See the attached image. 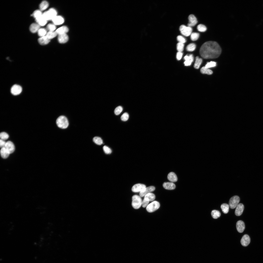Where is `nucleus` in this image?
Instances as JSON below:
<instances>
[{
    "label": "nucleus",
    "instance_id": "obj_1",
    "mask_svg": "<svg viewBox=\"0 0 263 263\" xmlns=\"http://www.w3.org/2000/svg\"><path fill=\"white\" fill-rule=\"evenodd\" d=\"M221 52V48L216 42L208 41L204 43L199 50L201 56L205 59L215 58L218 57Z\"/></svg>",
    "mask_w": 263,
    "mask_h": 263
},
{
    "label": "nucleus",
    "instance_id": "obj_2",
    "mask_svg": "<svg viewBox=\"0 0 263 263\" xmlns=\"http://www.w3.org/2000/svg\"><path fill=\"white\" fill-rule=\"evenodd\" d=\"M56 123L59 127L63 129L66 128L69 124L67 118L64 116H59L56 120Z\"/></svg>",
    "mask_w": 263,
    "mask_h": 263
},
{
    "label": "nucleus",
    "instance_id": "obj_3",
    "mask_svg": "<svg viewBox=\"0 0 263 263\" xmlns=\"http://www.w3.org/2000/svg\"><path fill=\"white\" fill-rule=\"evenodd\" d=\"M57 14L56 10L54 8H51L44 12L42 14V15L47 20H52L57 16Z\"/></svg>",
    "mask_w": 263,
    "mask_h": 263
},
{
    "label": "nucleus",
    "instance_id": "obj_4",
    "mask_svg": "<svg viewBox=\"0 0 263 263\" xmlns=\"http://www.w3.org/2000/svg\"><path fill=\"white\" fill-rule=\"evenodd\" d=\"M142 202V199L140 196L135 195L132 197V205L134 209L139 208L141 206Z\"/></svg>",
    "mask_w": 263,
    "mask_h": 263
},
{
    "label": "nucleus",
    "instance_id": "obj_5",
    "mask_svg": "<svg viewBox=\"0 0 263 263\" xmlns=\"http://www.w3.org/2000/svg\"><path fill=\"white\" fill-rule=\"evenodd\" d=\"M160 206V204L159 202L154 201L148 205L146 207V209L149 212H152L157 210Z\"/></svg>",
    "mask_w": 263,
    "mask_h": 263
},
{
    "label": "nucleus",
    "instance_id": "obj_6",
    "mask_svg": "<svg viewBox=\"0 0 263 263\" xmlns=\"http://www.w3.org/2000/svg\"><path fill=\"white\" fill-rule=\"evenodd\" d=\"M179 30L182 35L186 37L191 35L192 30L191 27L184 25H182L180 27Z\"/></svg>",
    "mask_w": 263,
    "mask_h": 263
},
{
    "label": "nucleus",
    "instance_id": "obj_7",
    "mask_svg": "<svg viewBox=\"0 0 263 263\" xmlns=\"http://www.w3.org/2000/svg\"><path fill=\"white\" fill-rule=\"evenodd\" d=\"M240 199L237 196L232 197L230 199L229 202V207L231 209H234L236 207L239 202Z\"/></svg>",
    "mask_w": 263,
    "mask_h": 263
},
{
    "label": "nucleus",
    "instance_id": "obj_8",
    "mask_svg": "<svg viewBox=\"0 0 263 263\" xmlns=\"http://www.w3.org/2000/svg\"><path fill=\"white\" fill-rule=\"evenodd\" d=\"M145 185L143 184L138 183L134 185L132 188V190L133 192H140L143 191L146 188Z\"/></svg>",
    "mask_w": 263,
    "mask_h": 263
},
{
    "label": "nucleus",
    "instance_id": "obj_9",
    "mask_svg": "<svg viewBox=\"0 0 263 263\" xmlns=\"http://www.w3.org/2000/svg\"><path fill=\"white\" fill-rule=\"evenodd\" d=\"M22 90V87L17 85H13L11 89V93L13 95H16L20 94Z\"/></svg>",
    "mask_w": 263,
    "mask_h": 263
},
{
    "label": "nucleus",
    "instance_id": "obj_10",
    "mask_svg": "<svg viewBox=\"0 0 263 263\" xmlns=\"http://www.w3.org/2000/svg\"><path fill=\"white\" fill-rule=\"evenodd\" d=\"M194 58L192 54L185 56L184 57L185 60L184 62L185 65L186 66L190 65L194 60Z\"/></svg>",
    "mask_w": 263,
    "mask_h": 263
},
{
    "label": "nucleus",
    "instance_id": "obj_11",
    "mask_svg": "<svg viewBox=\"0 0 263 263\" xmlns=\"http://www.w3.org/2000/svg\"><path fill=\"white\" fill-rule=\"evenodd\" d=\"M155 189V188L153 186H151L146 187L143 191L140 192V196L141 197H144L147 194L154 191Z\"/></svg>",
    "mask_w": 263,
    "mask_h": 263
},
{
    "label": "nucleus",
    "instance_id": "obj_12",
    "mask_svg": "<svg viewBox=\"0 0 263 263\" xmlns=\"http://www.w3.org/2000/svg\"><path fill=\"white\" fill-rule=\"evenodd\" d=\"M189 23L188 26L190 27L195 26L197 23V21L195 16L193 14L190 15L188 17Z\"/></svg>",
    "mask_w": 263,
    "mask_h": 263
},
{
    "label": "nucleus",
    "instance_id": "obj_13",
    "mask_svg": "<svg viewBox=\"0 0 263 263\" xmlns=\"http://www.w3.org/2000/svg\"><path fill=\"white\" fill-rule=\"evenodd\" d=\"M10 154L13 153L15 150V147L13 143L11 141L6 142L4 147Z\"/></svg>",
    "mask_w": 263,
    "mask_h": 263
},
{
    "label": "nucleus",
    "instance_id": "obj_14",
    "mask_svg": "<svg viewBox=\"0 0 263 263\" xmlns=\"http://www.w3.org/2000/svg\"><path fill=\"white\" fill-rule=\"evenodd\" d=\"M250 241V239L249 236L245 234L242 237L241 240V243L243 246H246L249 244Z\"/></svg>",
    "mask_w": 263,
    "mask_h": 263
},
{
    "label": "nucleus",
    "instance_id": "obj_15",
    "mask_svg": "<svg viewBox=\"0 0 263 263\" xmlns=\"http://www.w3.org/2000/svg\"><path fill=\"white\" fill-rule=\"evenodd\" d=\"M236 227L237 231L240 233H242L245 229L244 222L242 220L238 221L236 223Z\"/></svg>",
    "mask_w": 263,
    "mask_h": 263
},
{
    "label": "nucleus",
    "instance_id": "obj_16",
    "mask_svg": "<svg viewBox=\"0 0 263 263\" xmlns=\"http://www.w3.org/2000/svg\"><path fill=\"white\" fill-rule=\"evenodd\" d=\"M244 209V205L242 203L239 204L236 206L235 212V215L239 216L242 214Z\"/></svg>",
    "mask_w": 263,
    "mask_h": 263
},
{
    "label": "nucleus",
    "instance_id": "obj_17",
    "mask_svg": "<svg viewBox=\"0 0 263 263\" xmlns=\"http://www.w3.org/2000/svg\"><path fill=\"white\" fill-rule=\"evenodd\" d=\"M52 21L55 25H60L63 24L64 22L63 18L60 16H57L55 17L52 20Z\"/></svg>",
    "mask_w": 263,
    "mask_h": 263
},
{
    "label": "nucleus",
    "instance_id": "obj_18",
    "mask_svg": "<svg viewBox=\"0 0 263 263\" xmlns=\"http://www.w3.org/2000/svg\"><path fill=\"white\" fill-rule=\"evenodd\" d=\"M58 39L59 42L61 43H65L68 40L69 38L68 36L66 34L58 35Z\"/></svg>",
    "mask_w": 263,
    "mask_h": 263
},
{
    "label": "nucleus",
    "instance_id": "obj_19",
    "mask_svg": "<svg viewBox=\"0 0 263 263\" xmlns=\"http://www.w3.org/2000/svg\"><path fill=\"white\" fill-rule=\"evenodd\" d=\"M69 31L68 28L66 26H62L57 29L55 31L58 35L66 34Z\"/></svg>",
    "mask_w": 263,
    "mask_h": 263
},
{
    "label": "nucleus",
    "instance_id": "obj_20",
    "mask_svg": "<svg viewBox=\"0 0 263 263\" xmlns=\"http://www.w3.org/2000/svg\"><path fill=\"white\" fill-rule=\"evenodd\" d=\"M163 186L165 189L169 190H173L176 187L175 185L172 182H165L163 183Z\"/></svg>",
    "mask_w": 263,
    "mask_h": 263
},
{
    "label": "nucleus",
    "instance_id": "obj_21",
    "mask_svg": "<svg viewBox=\"0 0 263 263\" xmlns=\"http://www.w3.org/2000/svg\"><path fill=\"white\" fill-rule=\"evenodd\" d=\"M37 23L40 26H43L45 25L47 22V21L42 15L39 17L35 19Z\"/></svg>",
    "mask_w": 263,
    "mask_h": 263
},
{
    "label": "nucleus",
    "instance_id": "obj_22",
    "mask_svg": "<svg viewBox=\"0 0 263 263\" xmlns=\"http://www.w3.org/2000/svg\"><path fill=\"white\" fill-rule=\"evenodd\" d=\"M50 39L45 36L39 38L38 39V41L40 45H44L48 43L50 41Z\"/></svg>",
    "mask_w": 263,
    "mask_h": 263
},
{
    "label": "nucleus",
    "instance_id": "obj_23",
    "mask_svg": "<svg viewBox=\"0 0 263 263\" xmlns=\"http://www.w3.org/2000/svg\"><path fill=\"white\" fill-rule=\"evenodd\" d=\"M40 28V26L37 23L31 24L29 27L30 31L33 33L38 32Z\"/></svg>",
    "mask_w": 263,
    "mask_h": 263
},
{
    "label": "nucleus",
    "instance_id": "obj_24",
    "mask_svg": "<svg viewBox=\"0 0 263 263\" xmlns=\"http://www.w3.org/2000/svg\"><path fill=\"white\" fill-rule=\"evenodd\" d=\"M0 154L2 157L5 159L7 158L10 154L5 147L1 148Z\"/></svg>",
    "mask_w": 263,
    "mask_h": 263
},
{
    "label": "nucleus",
    "instance_id": "obj_25",
    "mask_svg": "<svg viewBox=\"0 0 263 263\" xmlns=\"http://www.w3.org/2000/svg\"><path fill=\"white\" fill-rule=\"evenodd\" d=\"M168 179L171 182H175L177 180V177L175 174L173 172L169 173L168 175Z\"/></svg>",
    "mask_w": 263,
    "mask_h": 263
},
{
    "label": "nucleus",
    "instance_id": "obj_26",
    "mask_svg": "<svg viewBox=\"0 0 263 263\" xmlns=\"http://www.w3.org/2000/svg\"><path fill=\"white\" fill-rule=\"evenodd\" d=\"M155 195L152 193L147 194L144 196V199L149 201H152L155 199Z\"/></svg>",
    "mask_w": 263,
    "mask_h": 263
},
{
    "label": "nucleus",
    "instance_id": "obj_27",
    "mask_svg": "<svg viewBox=\"0 0 263 263\" xmlns=\"http://www.w3.org/2000/svg\"><path fill=\"white\" fill-rule=\"evenodd\" d=\"M202 61V59L199 58L198 56H197L196 58V60L194 65V67L196 69H198Z\"/></svg>",
    "mask_w": 263,
    "mask_h": 263
},
{
    "label": "nucleus",
    "instance_id": "obj_28",
    "mask_svg": "<svg viewBox=\"0 0 263 263\" xmlns=\"http://www.w3.org/2000/svg\"><path fill=\"white\" fill-rule=\"evenodd\" d=\"M49 4L46 1L44 0L40 3L39 7L41 10H43L46 9L48 7Z\"/></svg>",
    "mask_w": 263,
    "mask_h": 263
},
{
    "label": "nucleus",
    "instance_id": "obj_29",
    "mask_svg": "<svg viewBox=\"0 0 263 263\" xmlns=\"http://www.w3.org/2000/svg\"><path fill=\"white\" fill-rule=\"evenodd\" d=\"M200 72L202 74L208 75H211L213 73V71L211 70L205 66H203L201 68Z\"/></svg>",
    "mask_w": 263,
    "mask_h": 263
},
{
    "label": "nucleus",
    "instance_id": "obj_30",
    "mask_svg": "<svg viewBox=\"0 0 263 263\" xmlns=\"http://www.w3.org/2000/svg\"><path fill=\"white\" fill-rule=\"evenodd\" d=\"M229 205L226 203H224L221 206V208L224 214L227 213L229 210Z\"/></svg>",
    "mask_w": 263,
    "mask_h": 263
},
{
    "label": "nucleus",
    "instance_id": "obj_31",
    "mask_svg": "<svg viewBox=\"0 0 263 263\" xmlns=\"http://www.w3.org/2000/svg\"><path fill=\"white\" fill-rule=\"evenodd\" d=\"M57 35L55 31H49L47 32L46 36L48 38L50 39L55 37Z\"/></svg>",
    "mask_w": 263,
    "mask_h": 263
},
{
    "label": "nucleus",
    "instance_id": "obj_32",
    "mask_svg": "<svg viewBox=\"0 0 263 263\" xmlns=\"http://www.w3.org/2000/svg\"><path fill=\"white\" fill-rule=\"evenodd\" d=\"M211 214L212 217L215 219L220 217L221 215L220 212L216 210H213L212 211Z\"/></svg>",
    "mask_w": 263,
    "mask_h": 263
},
{
    "label": "nucleus",
    "instance_id": "obj_33",
    "mask_svg": "<svg viewBox=\"0 0 263 263\" xmlns=\"http://www.w3.org/2000/svg\"><path fill=\"white\" fill-rule=\"evenodd\" d=\"M196 47V44L194 43H191L188 44L186 47V49L187 51L191 52L194 51Z\"/></svg>",
    "mask_w": 263,
    "mask_h": 263
},
{
    "label": "nucleus",
    "instance_id": "obj_34",
    "mask_svg": "<svg viewBox=\"0 0 263 263\" xmlns=\"http://www.w3.org/2000/svg\"><path fill=\"white\" fill-rule=\"evenodd\" d=\"M38 34L40 37L46 36L47 33L46 29L44 28H40L38 31Z\"/></svg>",
    "mask_w": 263,
    "mask_h": 263
},
{
    "label": "nucleus",
    "instance_id": "obj_35",
    "mask_svg": "<svg viewBox=\"0 0 263 263\" xmlns=\"http://www.w3.org/2000/svg\"><path fill=\"white\" fill-rule=\"evenodd\" d=\"M93 141L95 144L99 145H101L103 143V140L99 137H94L93 138Z\"/></svg>",
    "mask_w": 263,
    "mask_h": 263
},
{
    "label": "nucleus",
    "instance_id": "obj_36",
    "mask_svg": "<svg viewBox=\"0 0 263 263\" xmlns=\"http://www.w3.org/2000/svg\"><path fill=\"white\" fill-rule=\"evenodd\" d=\"M42 15L40 10H35L33 13L32 16L35 18L37 19L41 16Z\"/></svg>",
    "mask_w": 263,
    "mask_h": 263
},
{
    "label": "nucleus",
    "instance_id": "obj_37",
    "mask_svg": "<svg viewBox=\"0 0 263 263\" xmlns=\"http://www.w3.org/2000/svg\"><path fill=\"white\" fill-rule=\"evenodd\" d=\"M199 36V34L197 32L192 33H191L190 35L191 39L193 41H196L198 39Z\"/></svg>",
    "mask_w": 263,
    "mask_h": 263
},
{
    "label": "nucleus",
    "instance_id": "obj_38",
    "mask_svg": "<svg viewBox=\"0 0 263 263\" xmlns=\"http://www.w3.org/2000/svg\"><path fill=\"white\" fill-rule=\"evenodd\" d=\"M197 29L199 31L202 32L205 31L207 29L206 27L202 24L198 25L197 27Z\"/></svg>",
    "mask_w": 263,
    "mask_h": 263
},
{
    "label": "nucleus",
    "instance_id": "obj_39",
    "mask_svg": "<svg viewBox=\"0 0 263 263\" xmlns=\"http://www.w3.org/2000/svg\"><path fill=\"white\" fill-rule=\"evenodd\" d=\"M9 136L7 133L3 132L0 133V139L5 140L9 138Z\"/></svg>",
    "mask_w": 263,
    "mask_h": 263
},
{
    "label": "nucleus",
    "instance_id": "obj_40",
    "mask_svg": "<svg viewBox=\"0 0 263 263\" xmlns=\"http://www.w3.org/2000/svg\"><path fill=\"white\" fill-rule=\"evenodd\" d=\"M184 46V43H178L177 45V49L178 52H182L183 50Z\"/></svg>",
    "mask_w": 263,
    "mask_h": 263
},
{
    "label": "nucleus",
    "instance_id": "obj_41",
    "mask_svg": "<svg viewBox=\"0 0 263 263\" xmlns=\"http://www.w3.org/2000/svg\"><path fill=\"white\" fill-rule=\"evenodd\" d=\"M47 28L49 31H54L56 28V27L54 24H49L47 25Z\"/></svg>",
    "mask_w": 263,
    "mask_h": 263
},
{
    "label": "nucleus",
    "instance_id": "obj_42",
    "mask_svg": "<svg viewBox=\"0 0 263 263\" xmlns=\"http://www.w3.org/2000/svg\"><path fill=\"white\" fill-rule=\"evenodd\" d=\"M216 62L211 61L207 63L205 66L207 68H209L216 66Z\"/></svg>",
    "mask_w": 263,
    "mask_h": 263
},
{
    "label": "nucleus",
    "instance_id": "obj_43",
    "mask_svg": "<svg viewBox=\"0 0 263 263\" xmlns=\"http://www.w3.org/2000/svg\"><path fill=\"white\" fill-rule=\"evenodd\" d=\"M122 110L123 108L122 106H118L114 110V113L116 115H119L122 112Z\"/></svg>",
    "mask_w": 263,
    "mask_h": 263
},
{
    "label": "nucleus",
    "instance_id": "obj_44",
    "mask_svg": "<svg viewBox=\"0 0 263 263\" xmlns=\"http://www.w3.org/2000/svg\"><path fill=\"white\" fill-rule=\"evenodd\" d=\"M129 118V115L128 113H124L121 117V119L122 121H127Z\"/></svg>",
    "mask_w": 263,
    "mask_h": 263
},
{
    "label": "nucleus",
    "instance_id": "obj_45",
    "mask_svg": "<svg viewBox=\"0 0 263 263\" xmlns=\"http://www.w3.org/2000/svg\"><path fill=\"white\" fill-rule=\"evenodd\" d=\"M177 39L179 42L183 43H184L186 41L185 38L181 35L178 36L177 37Z\"/></svg>",
    "mask_w": 263,
    "mask_h": 263
},
{
    "label": "nucleus",
    "instance_id": "obj_46",
    "mask_svg": "<svg viewBox=\"0 0 263 263\" xmlns=\"http://www.w3.org/2000/svg\"><path fill=\"white\" fill-rule=\"evenodd\" d=\"M103 149L104 152L106 154H110L112 152L111 149L106 146H104L103 147Z\"/></svg>",
    "mask_w": 263,
    "mask_h": 263
},
{
    "label": "nucleus",
    "instance_id": "obj_47",
    "mask_svg": "<svg viewBox=\"0 0 263 263\" xmlns=\"http://www.w3.org/2000/svg\"><path fill=\"white\" fill-rule=\"evenodd\" d=\"M149 202L144 199L142 202L141 206L143 207H147L149 205Z\"/></svg>",
    "mask_w": 263,
    "mask_h": 263
},
{
    "label": "nucleus",
    "instance_id": "obj_48",
    "mask_svg": "<svg viewBox=\"0 0 263 263\" xmlns=\"http://www.w3.org/2000/svg\"><path fill=\"white\" fill-rule=\"evenodd\" d=\"M183 55L182 52H178L176 54V58L177 60H179L181 59Z\"/></svg>",
    "mask_w": 263,
    "mask_h": 263
},
{
    "label": "nucleus",
    "instance_id": "obj_49",
    "mask_svg": "<svg viewBox=\"0 0 263 263\" xmlns=\"http://www.w3.org/2000/svg\"><path fill=\"white\" fill-rule=\"evenodd\" d=\"M6 142L4 140L0 139V146L1 148L4 147L5 146Z\"/></svg>",
    "mask_w": 263,
    "mask_h": 263
}]
</instances>
